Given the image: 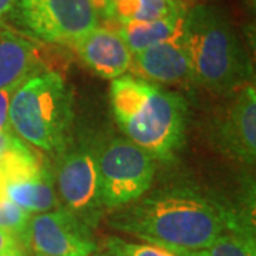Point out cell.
Instances as JSON below:
<instances>
[{"label": "cell", "instance_id": "obj_1", "mask_svg": "<svg viewBox=\"0 0 256 256\" xmlns=\"http://www.w3.org/2000/svg\"><path fill=\"white\" fill-rule=\"evenodd\" d=\"M111 228L175 254L210 246L234 229L252 228L249 220L188 186H170L111 210Z\"/></svg>", "mask_w": 256, "mask_h": 256}, {"label": "cell", "instance_id": "obj_2", "mask_svg": "<svg viewBox=\"0 0 256 256\" xmlns=\"http://www.w3.org/2000/svg\"><path fill=\"white\" fill-rule=\"evenodd\" d=\"M110 104L121 132L154 160L171 161L182 148L188 107L180 92L124 74L111 82Z\"/></svg>", "mask_w": 256, "mask_h": 256}, {"label": "cell", "instance_id": "obj_3", "mask_svg": "<svg viewBox=\"0 0 256 256\" xmlns=\"http://www.w3.org/2000/svg\"><path fill=\"white\" fill-rule=\"evenodd\" d=\"M182 38L192 82L225 97L250 82V57L222 10L208 4L186 10Z\"/></svg>", "mask_w": 256, "mask_h": 256}, {"label": "cell", "instance_id": "obj_4", "mask_svg": "<svg viewBox=\"0 0 256 256\" xmlns=\"http://www.w3.org/2000/svg\"><path fill=\"white\" fill-rule=\"evenodd\" d=\"M73 120V94L57 72L36 74L12 94L9 127L28 146L46 152L63 151Z\"/></svg>", "mask_w": 256, "mask_h": 256}, {"label": "cell", "instance_id": "obj_5", "mask_svg": "<svg viewBox=\"0 0 256 256\" xmlns=\"http://www.w3.org/2000/svg\"><path fill=\"white\" fill-rule=\"evenodd\" d=\"M97 166L101 204L110 212L142 198L156 175L154 158L127 138L97 148Z\"/></svg>", "mask_w": 256, "mask_h": 256}, {"label": "cell", "instance_id": "obj_6", "mask_svg": "<svg viewBox=\"0 0 256 256\" xmlns=\"http://www.w3.org/2000/svg\"><path fill=\"white\" fill-rule=\"evenodd\" d=\"M40 42L73 44L98 26L92 0H16L12 18Z\"/></svg>", "mask_w": 256, "mask_h": 256}, {"label": "cell", "instance_id": "obj_7", "mask_svg": "<svg viewBox=\"0 0 256 256\" xmlns=\"http://www.w3.org/2000/svg\"><path fill=\"white\" fill-rule=\"evenodd\" d=\"M54 184L63 208L88 226L100 220L104 206L100 196L97 148L78 146L64 152L56 166Z\"/></svg>", "mask_w": 256, "mask_h": 256}, {"label": "cell", "instance_id": "obj_8", "mask_svg": "<svg viewBox=\"0 0 256 256\" xmlns=\"http://www.w3.org/2000/svg\"><path fill=\"white\" fill-rule=\"evenodd\" d=\"M228 101L210 120V137L224 156L254 165L256 158V92L249 82L226 96Z\"/></svg>", "mask_w": 256, "mask_h": 256}, {"label": "cell", "instance_id": "obj_9", "mask_svg": "<svg viewBox=\"0 0 256 256\" xmlns=\"http://www.w3.org/2000/svg\"><path fill=\"white\" fill-rule=\"evenodd\" d=\"M23 239L36 255L92 256L97 250L90 226L63 206L32 215Z\"/></svg>", "mask_w": 256, "mask_h": 256}, {"label": "cell", "instance_id": "obj_10", "mask_svg": "<svg viewBox=\"0 0 256 256\" xmlns=\"http://www.w3.org/2000/svg\"><path fill=\"white\" fill-rule=\"evenodd\" d=\"M72 46L82 63L102 78H118L131 68L132 53L114 28L97 26L78 37Z\"/></svg>", "mask_w": 256, "mask_h": 256}, {"label": "cell", "instance_id": "obj_11", "mask_svg": "<svg viewBox=\"0 0 256 256\" xmlns=\"http://www.w3.org/2000/svg\"><path fill=\"white\" fill-rule=\"evenodd\" d=\"M131 67L148 82L162 84L192 82L191 63L182 34L132 54Z\"/></svg>", "mask_w": 256, "mask_h": 256}, {"label": "cell", "instance_id": "obj_12", "mask_svg": "<svg viewBox=\"0 0 256 256\" xmlns=\"http://www.w3.org/2000/svg\"><path fill=\"white\" fill-rule=\"evenodd\" d=\"M42 68L40 48L28 37L0 26V90H14Z\"/></svg>", "mask_w": 256, "mask_h": 256}, {"label": "cell", "instance_id": "obj_13", "mask_svg": "<svg viewBox=\"0 0 256 256\" xmlns=\"http://www.w3.org/2000/svg\"><path fill=\"white\" fill-rule=\"evenodd\" d=\"M0 196L8 198L32 215L62 206L56 191L54 175L46 164L33 172L18 175L0 182Z\"/></svg>", "mask_w": 256, "mask_h": 256}, {"label": "cell", "instance_id": "obj_14", "mask_svg": "<svg viewBox=\"0 0 256 256\" xmlns=\"http://www.w3.org/2000/svg\"><path fill=\"white\" fill-rule=\"evenodd\" d=\"M186 9L174 13L164 18L144 23H126L120 24L117 32L132 54L146 50L148 47L181 36L184 32V20Z\"/></svg>", "mask_w": 256, "mask_h": 256}, {"label": "cell", "instance_id": "obj_15", "mask_svg": "<svg viewBox=\"0 0 256 256\" xmlns=\"http://www.w3.org/2000/svg\"><path fill=\"white\" fill-rule=\"evenodd\" d=\"M185 10L180 0H120L112 9V18L118 24L144 23L164 18Z\"/></svg>", "mask_w": 256, "mask_h": 256}, {"label": "cell", "instance_id": "obj_16", "mask_svg": "<svg viewBox=\"0 0 256 256\" xmlns=\"http://www.w3.org/2000/svg\"><path fill=\"white\" fill-rule=\"evenodd\" d=\"M175 254V252H174ZM178 256H256L254 229L226 230L215 239L210 246L194 250L178 252Z\"/></svg>", "mask_w": 256, "mask_h": 256}, {"label": "cell", "instance_id": "obj_17", "mask_svg": "<svg viewBox=\"0 0 256 256\" xmlns=\"http://www.w3.org/2000/svg\"><path fill=\"white\" fill-rule=\"evenodd\" d=\"M104 256H178L166 248L158 246L154 244H137L124 239L111 236L106 242Z\"/></svg>", "mask_w": 256, "mask_h": 256}, {"label": "cell", "instance_id": "obj_18", "mask_svg": "<svg viewBox=\"0 0 256 256\" xmlns=\"http://www.w3.org/2000/svg\"><path fill=\"white\" fill-rule=\"evenodd\" d=\"M32 214L22 210L4 196H0V229L23 239L28 230Z\"/></svg>", "mask_w": 256, "mask_h": 256}, {"label": "cell", "instance_id": "obj_19", "mask_svg": "<svg viewBox=\"0 0 256 256\" xmlns=\"http://www.w3.org/2000/svg\"><path fill=\"white\" fill-rule=\"evenodd\" d=\"M16 90V88H14ZM14 90H0V132L9 127V104Z\"/></svg>", "mask_w": 256, "mask_h": 256}, {"label": "cell", "instance_id": "obj_20", "mask_svg": "<svg viewBox=\"0 0 256 256\" xmlns=\"http://www.w3.org/2000/svg\"><path fill=\"white\" fill-rule=\"evenodd\" d=\"M20 246H22L20 238H18L13 234H10V232L0 229V255L8 252V250H12V249H16V248Z\"/></svg>", "mask_w": 256, "mask_h": 256}, {"label": "cell", "instance_id": "obj_21", "mask_svg": "<svg viewBox=\"0 0 256 256\" xmlns=\"http://www.w3.org/2000/svg\"><path fill=\"white\" fill-rule=\"evenodd\" d=\"M16 0H0V26L6 24V20L12 18Z\"/></svg>", "mask_w": 256, "mask_h": 256}, {"label": "cell", "instance_id": "obj_22", "mask_svg": "<svg viewBox=\"0 0 256 256\" xmlns=\"http://www.w3.org/2000/svg\"><path fill=\"white\" fill-rule=\"evenodd\" d=\"M106 2V16L104 18H107V20H111L112 18V9H114V6L118 3L120 0H104Z\"/></svg>", "mask_w": 256, "mask_h": 256}, {"label": "cell", "instance_id": "obj_23", "mask_svg": "<svg viewBox=\"0 0 256 256\" xmlns=\"http://www.w3.org/2000/svg\"><path fill=\"white\" fill-rule=\"evenodd\" d=\"M92 3L97 9L98 16H106V2L104 0H92Z\"/></svg>", "mask_w": 256, "mask_h": 256}, {"label": "cell", "instance_id": "obj_24", "mask_svg": "<svg viewBox=\"0 0 256 256\" xmlns=\"http://www.w3.org/2000/svg\"><path fill=\"white\" fill-rule=\"evenodd\" d=\"M0 256H28V254L24 252V249L20 246L16 248V249H12V250H8L4 254H2Z\"/></svg>", "mask_w": 256, "mask_h": 256}, {"label": "cell", "instance_id": "obj_25", "mask_svg": "<svg viewBox=\"0 0 256 256\" xmlns=\"http://www.w3.org/2000/svg\"><path fill=\"white\" fill-rule=\"evenodd\" d=\"M92 256H104V255H102V252H101V254H94V255Z\"/></svg>", "mask_w": 256, "mask_h": 256}, {"label": "cell", "instance_id": "obj_26", "mask_svg": "<svg viewBox=\"0 0 256 256\" xmlns=\"http://www.w3.org/2000/svg\"><path fill=\"white\" fill-rule=\"evenodd\" d=\"M36 256H43V255H36Z\"/></svg>", "mask_w": 256, "mask_h": 256}]
</instances>
